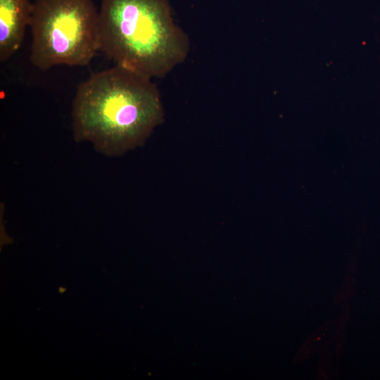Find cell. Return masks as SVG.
<instances>
[{
    "label": "cell",
    "instance_id": "cell-1",
    "mask_svg": "<svg viewBox=\"0 0 380 380\" xmlns=\"http://www.w3.org/2000/svg\"><path fill=\"white\" fill-rule=\"evenodd\" d=\"M72 117L75 141L118 156L143 145L163 122L164 110L152 78L115 65L77 87Z\"/></svg>",
    "mask_w": 380,
    "mask_h": 380
},
{
    "label": "cell",
    "instance_id": "cell-2",
    "mask_svg": "<svg viewBox=\"0 0 380 380\" xmlns=\"http://www.w3.org/2000/svg\"><path fill=\"white\" fill-rule=\"evenodd\" d=\"M99 43L116 65L151 78L165 76L190 49L167 0H102Z\"/></svg>",
    "mask_w": 380,
    "mask_h": 380
},
{
    "label": "cell",
    "instance_id": "cell-3",
    "mask_svg": "<svg viewBox=\"0 0 380 380\" xmlns=\"http://www.w3.org/2000/svg\"><path fill=\"white\" fill-rule=\"evenodd\" d=\"M32 65L85 66L99 50V11L91 0H35L30 23Z\"/></svg>",
    "mask_w": 380,
    "mask_h": 380
},
{
    "label": "cell",
    "instance_id": "cell-4",
    "mask_svg": "<svg viewBox=\"0 0 380 380\" xmlns=\"http://www.w3.org/2000/svg\"><path fill=\"white\" fill-rule=\"evenodd\" d=\"M33 3L0 0V61H8L21 46L30 26Z\"/></svg>",
    "mask_w": 380,
    "mask_h": 380
}]
</instances>
